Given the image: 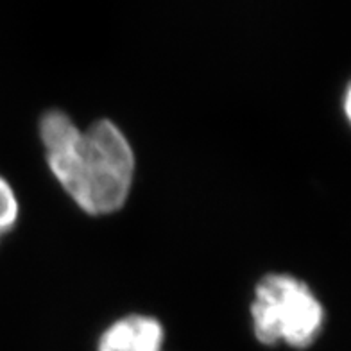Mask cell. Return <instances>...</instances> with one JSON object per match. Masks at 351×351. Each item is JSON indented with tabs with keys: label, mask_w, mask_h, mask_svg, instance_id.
Returning a JSON list of instances; mask_svg holds the SVG:
<instances>
[{
	"label": "cell",
	"mask_w": 351,
	"mask_h": 351,
	"mask_svg": "<svg viewBox=\"0 0 351 351\" xmlns=\"http://www.w3.org/2000/svg\"><path fill=\"white\" fill-rule=\"evenodd\" d=\"M49 171L81 212L104 217L125 206L136 174L130 138L110 119L81 130L69 113L47 110L38 122Z\"/></svg>",
	"instance_id": "cell-1"
},
{
	"label": "cell",
	"mask_w": 351,
	"mask_h": 351,
	"mask_svg": "<svg viewBox=\"0 0 351 351\" xmlns=\"http://www.w3.org/2000/svg\"><path fill=\"white\" fill-rule=\"evenodd\" d=\"M251 330L262 346L308 350L323 335L326 308L312 287L289 273H267L253 289Z\"/></svg>",
	"instance_id": "cell-2"
},
{
	"label": "cell",
	"mask_w": 351,
	"mask_h": 351,
	"mask_svg": "<svg viewBox=\"0 0 351 351\" xmlns=\"http://www.w3.org/2000/svg\"><path fill=\"white\" fill-rule=\"evenodd\" d=\"M163 323L151 314H125L101 333L97 351H165Z\"/></svg>",
	"instance_id": "cell-3"
},
{
	"label": "cell",
	"mask_w": 351,
	"mask_h": 351,
	"mask_svg": "<svg viewBox=\"0 0 351 351\" xmlns=\"http://www.w3.org/2000/svg\"><path fill=\"white\" fill-rule=\"evenodd\" d=\"M20 219V201L11 183L0 174V242L11 233Z\"/></svg>",
	"instance_id": "cell-4"
}]
</instances>
